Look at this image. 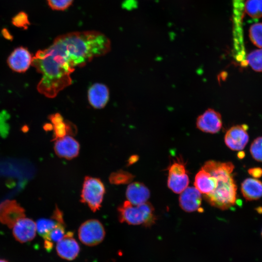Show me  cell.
Instances as JSON below:
<instances>
[{"instance_id":"cell-1","label":"cell","mask_w":262,"mask_h":262,"mask_svg":"<svg viewBox=\"0 0 262 262\" xmlns=\"http://www.w3.org/2000/svg\"><path fill=\"white\" fill-rule=\"evenodd\" d=\"M111 41L96 31L74 32L58 36L48 48L38 50L32 65L41 74L38 91L53 98L72 82L71 74L93 58L108 53Z\"/></svg>"},{"instance_id":"cell-2","label":"cell","mask_w":262,"mask_h":262,"mask_svg":"<svg viewBox=\"0 0 262 262\" xmlns=\"http://www.w3.org/2000/svg\"><path fill=\"white\" fill-rule=\"evenodd\" d=\"M217 180L215 189L204 197L212 206L227 210L234 206L237 199V186L232 173L234 165L230 162L208 161L202 167Z\"/></svg>"},{"instance_id":"cell-3","label":"cell","mask_w":262,"mask_h":262,"mask_svg":"<svg viewBox=\"0 0 262 262\" xmlns=\"http://www.w3.org/2000/svg\"><path fill=\"white\" fill-rule=\"evenodd\" d=\"M117 211L119 221L129 225L149 227L155 223L156 219L154 209L147 201L135 205L127 200L118 208Z\"/></svg>"},{"instance_id":"cell-4","label":"cell","mask_w":262,"mask_h":262,"mask_svg":"<svg viewBox=\"0 0 262 262\" xmlns=\"http://www.w3.org/2000/svg\"><path fill=\"white\" fill-rule=\"evenodd\" d=\"M105 188L101 180L97 178L85 177L81 195V201L94 212L101 206Z\"/></svg>"},{"instance_id":"cell-5","label":"cell","mask_w":262,"mask_h":262,"mask_svg":"<svg viewBox=\"0 0 262 262\" xmlns=\"http://www.w3.org/2000/svg\"><path fill=\"white\" fill-rule=\"evenodd\" d=\"M233 40L237 55L245 54L243 23L245 12V0H232Z\"/></svg>"},{"instance_id":"cell-6","label":"cell","mask_w":262,"mask_h":262,"mask_svg":"<svg viewBox=\"0 0 262 262\" xmlns=\"http://www.w3.org/2000/svg\"><path fill=\"white\" fill-rule=\"evenodd\" d=\"M105 231L102 223L98 220L89 219L80 226L78 230L79 239L83 244L94 246L104 239Z\"/></svg>"},{"instance_id":"cell-7","label":"cell","mask_w":262,"mask_h":262,"mask_svg":"<svg viewBox=\"0 0 262 262\" xmlns=\"http://www.w3.org/2000/svg\"><path fill=\"white\" fill-rule=\"evenodd\" d=\"M189 180L184 164L174 162L169 168L168 187L174 193L180 194L188 186Z\"/></svg>"},{"instance_id":"cell-8","label":"cell","mask_w":262,"mask_h":262,"mask_svg":"<svg viewBox=\"0 0 262 262\" xmlns=\"http://www.w3.org/2000/svg\"><path fill=\"white\" fill-rule=\"evenodd\" d=\"M25 216V210L15 200H6L0 204V222L13 228L20 219Z\"/></svg>"},{"instance_id":"cell-9","label":"cell","mask_w":262,"mask_h":262,"mask_svg":"<svg viewBox=\"0 0 262 262\" xmlns=\"http://www.w3.org/2000/svg\"><path fill=\"white\" fill-rule=\"evenodd\" d=\"M198 129L205 132L215 133L222 126V117L219 113L213 109H208L196 119Z\"/></svg>"},{"instance_id":"cell-10","label":"cell","mask_w":262,"mask_h":262,"mask_svg":"<svg viewBox=\"0 0 262 262\" xmlns=\"http://www.w3.org/2000/svg\"><path fill=\"white\" fill-rule=\"evenodd\" d=\"M33 57L26 48L19 47L9 56L7 64L12 70L18 73L25 72L32 65Z\"/></svg>"},{"instance_id":"cell-11","label":"cell","mask_w":262,"mask_h":262,"mask_svg":"<svg viewBox=\"0 0 262 262\" xmlns=\"http://www.w3.org/2000/svg\"><path fill=\"white\" fill-rule=\"evenodd\" d=\"M249 136L244 125H236L230 128L225 135L227 146L235 151L243 150L248 143Z\"/></svg>"},{"instance_id":"cell-12","label":"cell","mask_w":262,"mask_h":262,"mask_svg":"<svg viewBox=\"0 0 262 262\" xmlns=\"http://www.w3.org/2000/svg\"><path fill=\"white\" fill-rule=\"evenodd\" d=\"M78 142L73 137L66 135L55 140L54 149L59 157L71 160L76 157L80 151Z\"/></svg>"},{"instance_id":"cell-13","label":"cell","mask_w":262,"mask_h":262,"mask_svg":"<svg viewBox=\"0 0 262 262\" xmlns=\"http://www.w3.org/2000/svg\"><path fill=\"white\" fill-rule=\"evenodd\" d=\"M13 229L14 237L20 243L32 240L36 234V223L32 219L25 217L18 220Z\"/></svg>"},{"instance_id":"cell-14","label":"cell","mask_w":262,"mask_h":262,"mask_svg":"<svg viewBox=\"0 0 262 262\" xmlns=\"http://www.w3.org/2000/svg\"><path fill=\"white\" fill-rule=\"evenodd\" d=\"M71 232H68L64 237L57 242L56 249L59 256L66 260L75 259L80 252V246L73 237Z\"/></svg>"},{"instance_id":"cell-15","label":"cell","mask_w":262,"mask_h":262,"mask_svg":"<svg viewBox=\"0 0 262 262\" xmlns=\"http://www.w3.org/2000/svg\"><path fill=\"white\" fill-rule=\"evenodd\" d=\"M200 192L194 187H187L180 195L179 203L180 207L187 212L198 211L201 204Z\"/></svg>"},{"instance_id":"cell-16","label":"cell","mask_w":262,"mask_h":262,"mask_svg":"<svg viewBox=\"0 0 262 262\" xmlns=\"http://www.w3.org/2000/svg\"><path fill=\"white\" fill-rule=\"evenodd\" d=\"M109 98L108 87L103 84L96 83L88 91V98L90 105L96 109L103 108Z\"/></svg>"},{"instance_id":"cell-17","label":"cell","mask_w":262,"mask_h":262,"mask_svg":"<svg viewBox=\"0 0 262 262\" xmlns=\"http://www.w3.org/2000/svg\"><path fill=\"white\" fill-rule=\"evenodd\" d=\"M128 201L133 205H139L147 201L150 196V192L142 183L134 182L130 183L126 191Z\"/></svg>"},{"instance_id":"cell-18","label":"cell","mask_w":262,"mask_h":262,"mask_svg":"<svg viewBox=\"0 0 262 262\" xmlns=\"http://www.w3.org/2000/svg\"><path fill=\"white\" fill-rule=\"evenodd\" d=\"M194 185L203 196L208 195L215 189L217 180L214 176L202 167L196 175Z\"/></svg>"},{"instance_id":"cell-19","label":"cell","mask_w":262,"mask_h":262,"mask_svg":"<svg viewBox=\"0 0 262 262\" xmlns=\"http://www.w3.org/2000/svg\"><path fill=\"white\" fill-rule=\"evenodd\" d=\"M241 192L247 200L262 197V182L255 178H247L241 184Z\"/></svg>"},{"instance_id":"cell-20","label":"cell","mask_w":262,"mask_h":262,"mask_svg":"<svg viewBox=\"0 0 262 262\" xmlns=\"http://www.w3.org/2000/svg\"><path fill=\"white\" fill-rule=\"evenodd\" d=\"M65 224L59 223L57 226L49 231L43 238L45 239V247L48 251L52 248L53 242H58L65 236Z\"/></svg>"},{"instance_id":"cell-21","label":"cell","mask_w":262,"mask_h":262,"mask_svg":"<svg viewBox=\"0 0 262 262\" xmlns=\"http://www.w3.org/2000/svg\"><path fill=\"white\" fill-rule=\"evenodd\" d=\"M50 119L53 124L54 140L62 138L67 133L72 132L64 122L63 117L59 114H54L50 116Z\"/></svg>"},{"instance_id":"cell-22","label":"cell","mask_w":262,"mask_h":262,"mask_svg":"<svg viewBox=\"0 0 262 262\" xmlns=\"http://www.w3.org/2000/svg\"><path fill=\"white\" fill-rule=\"evenodd\" d=\"M134 176L132 174L122 170L112 173L109 180L111 184L115 185L128 184L131 182Z\"/></svg>"},{"instance_id":"cell-23","label":"cell","mask_w":262,"mask_h":262,"mask_svg":"<svg viewBox=\"0 0 262 262\" xmlns=\"http://www.w3.org/2000/svg\"><path fill=\"white\" fill-rule=\"evenodd\" d=\"M245 11L254 18L262 17V0H246L245 3Z\"/></svg>"},{"instance_id":"cell-24","label":"cell","mask_w":262,"mask_h":262,"mask_svg":"<svg viewBox=\"0 0 262 262\" xmlns=\"http://www.w3.org/2000/svg\"><path fill=\"white\" fill-rule=\"evenodd\" d=\"M246 62L257 72L262 71V48L251 52L246 57Z\"/></svg>"},{"instance_id":"cell-25","label":"cell","mask_w":262,"mask_h":262,"mask_svg":"<svg viewBox=\"0 0 262 262\" xmlns=\"http://www.w3.org/2000/svg\"><path fill=\"white\" fill-rule=\"evenodd\" d=\"M59 223L53 219L41 218L36 223V230L43 237L49 231L54 228Z\"/></svg>"},{"instance_id":"cell-26","label":"cell","mask_w":262,"mask_h":262,"mask_svg":"<svg viewBox=\"0 0 262 262\" xmlns=\"http://www.w3.org/2000/svg\"><path fill=\"white\" fill-rule=\"evenodd\" d=\"M249 36L251 42L256 46L262 48V23H258L251 26Z\"/></svg>"},{"instance_id":"cell-27","label":"cell","mask_w":262,"mask_h":262,"mask_svg":"<svg viewBox=\"0 0 262 262\" xmlns=\"http://www.w3.org/2000/svg\"><path fill=\"white\" fill-rule=\"evenodd\" d=\"M250 151L255 160L262 162V137H258L253 141L250 146Z\"/></svg>"},{"instance_id":"cell-28","label":"cell","mask_w":262,"mask_h":262,"mask_svg":"<svg viewBox=\"0 0 262 262\" xmlns=\"http://www.w3.org/2000/svg\"><path fill=\"white\" fill-rule=\"evenodd\" d=\"M12 23L16 27L21 28L25 30H27L30 25L28 16L24 12H20L14 16L12 19Z\"/></svg>"},{"instance_id":"cell-29","label":"cell","mask_w":262,"mask_h":262,"mask_svg":"<svg viewBox=\"0 0 262 262\" xmlns=\"http://www.w3.org/2000/svg\"><path fill=\"white\" fill-rule=\"evenodd\" d=\"M74 0H47L49 7L53 10L64 11L71 6Z\"/></svg>"},{"instance_id":"cell-30","label":"cell","mask_w":262,"mask_h":262,"mask_svg":"<svg viewBox=\"0 0 262 262\" xmlns=\"http://www.w3.org/2000/svg\"><path fill=\"white\" fill-rule=\"evenodd\" d=\"M52 218L58 223L65 224L63 219L62 212L57 207H56V208L53 212V214L52 215Z\"/></svg>"},{"instance_id":"cell-31","label":"cell","mask_w":262,"mask_h":262,"mask_svg":"<svg viewBox=\"0 0 262 262\" xmlns=\"http://www.w3.org/2000/svg\"><path fill=\"white\" fill-rule=\"evenodd\" d=\"M248 172L255 179L259 178L262 176V169L260 167L251 168L248 169Z\"/></svg>"},{"instance_id":"cell-32","label":"cell","mask_w":262,"mask_h":262,"mask_svg":"<svg viewBox=\"0 0 262 262\" xmlns=\"http://www.w3.org/2000/svg\"><path fill=\"white\" fill-rule=\"evenodd\" d=\"M138 160L137 156H132L129 159L128 165L131 164H132L135 163Z\"/></svg>"},{"instance_id":"cell-33","label":"cell","mask_w":262,"mask_h":262,"mask_svg":"<svg viewBox=\"0 0 262 262\" xmlns=\"http://www.w3.org/2000/svg\"><path fill=\"white\" fill-rule=\"evenodd\" d=\"M0 262H8V261L5 260H3V259H0Z\"/></svg>"},{"instance_id":"cell-34","label":"cell","mask_w":262,"mask_h":262,"mask_svg":"<svg viewBox=\"0 0 262 262\" xmlns=\"http://www.w3.org/2000/svg\"></svg>"}]
</instances>
